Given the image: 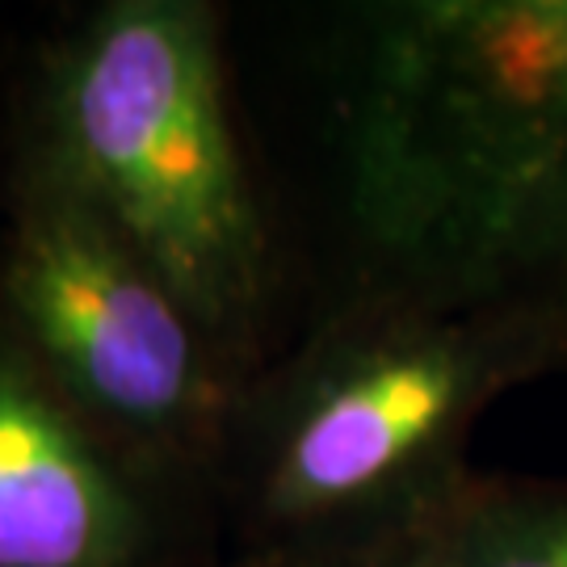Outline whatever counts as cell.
Returning <instances> with one entry per match:
<instances>
[{"mask_svg": "<svg viewBox=\"0 0 567 567\" xmlns=\"http://www.w3.org/2000/svg\"><path fill=\"white\" fill-rule=\"evenodd\" d=\"M564 370L567 337L526 303L349 290L244 391L224 458L240 564L395 543L475 471L487 408Z\"/></svg>", "mask_w": 567, "mask_h": 567, "instance_id": "1", "label": "cell"}, {"mask_svg": "<svg viewBox=\"0 0 567 567\" xmlns=\"http://www.w3.org/2000/svg\"><path fill=\"white\" fill-rule=\"evenodd\" d=\"M21 161L72 189L257 379L274 231L210 4L105 0L72 21L39 63Z\"/></svg>", "mask_w": 567, "mask_h": 567, "instance_id": "2", "label": "cell"}, {"mask_svg": "<svg viewBox=\"0 0 567 567\" xmlns=\"http://www.w3.org/2000/svg\"><path fill=\"white\" fill-rule=\"evenodd\" d=\"M0 320L105 442L173 487L224 471L252 374L89 206L21 161Z\"/></svg>", "mask_w": 567, "mask_h": 567, "instance_id": "3", "label": "cell"}, {"mask_svg": "<svg viewBox=\"0 0 567 567\" xmlns=\"http://www.w3.org/2000/svg\"><path fill=\"white\" fill-rule=\"evenodd\" d=\"M177 496L105 442L0 320V567H189Z\"/></svg>", "mask_w": 567, "mask_h": 567, "instance_id": "4", "label": "cell"}, {"mask_svg": "<svg viewBox=\"0 0 567 567\" xmlns=\"http://www.w3.org/2000/svg\"><path fill=\"white\" fill-rule=\"evenodd\" d=\"M391 547L408 567H567V475L471 471Z\"/></svg>", "mask_w": 567, "mask_h": 567, "instance_id": "5", "label": "cell"}, {"mask_svg": "<svg viewBox=\"0 0 567 567\" xmlns=\"http://www.w3.org/2000/svg\"><path fill=\"white\" fill-rule=\"evenodd\" d=\"M475 299L526 303L567 337V131L496 244Z\"/></svg>", "mask_w": 567, "mask_h": 567, "instance_id": "6", "label": "cell"}, {"mask_svg": "<svg viewBox=\"0 0 567 567\" xmlns=\"http://www.w3.org/2000/svg\"><path fill=\"white\" fill-rule=\"evenodd\" d=\"M236 567H408L391 547H358V550H316V555H286V559H257Z\"/></svg>", "mask_w": 567, "mask_h": 567, "instance_id": "7", "label": "cell"}]
</instances>
